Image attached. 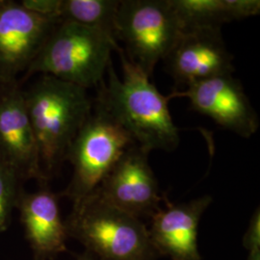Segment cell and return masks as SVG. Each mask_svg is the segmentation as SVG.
<instances>
[{
  "label": "cell",
  "instance_id": "9c48e42d",
  "mask_svg": "<svg viewBox=\"0 0 260 260\" xmlns=\"http://www.w3.org/2000/svg\"><path fill=\"white\" fill-rule=\"evenodd\" d=\"M148 156L149 152L131 146L95 190L110 205L139 219L156 213L164 201Z\"/></svg>",
  "mask_w": 260,
  "mask_h": 260
},
{
  "label": "cell",
  "instance_id": "277c9868",
  "mask_svg": "<svg viewBox=\"0 0 260 260\" xmlns=\"http://www.w3.org/2000/svg\"><path fill=\"white\" fill-rule=\"evenodd\" d=\"M67 233L96 260H154L157 252L141 219L107 203L96 191L73 205Z\"/></svg>",
  "mask_w": 260,
  "mask_h": 260
},
{
  "label": "cell",
  "instance_id": "ffe728a7",
  "mask_svg": "<svg viewBox=\"0 0 260 260\" xmlns=\"http://www.w3.org/2000/svg\"><path fill=\"white\" fill-rule=\"evenodd\" d=\"M77 260H96L94 257H93V255L91 254V253H89V252H86V253H84L82 255H80Z\"/></svg>",
  "mask_w": 260,
  "mask_h": 260
},
{
  "label": "cell",
  "instance_id": "ba28073f",
  "mask_svg": "<svg viewBox=\"0 0 260 260\" xmlns=\"http://www.w3.org/2000/svg\"><path fill=\"white\" fill-rule=\"evenodd\" d=\"M0 161L19 182L28 179L47 182L28 117L24 90L19 83L0 85Z\"/></svg>",
  "mask_w": 260,
  "mask_h": 260
},
{
  "label": "cell",
  "instance_id": "5b68a950",
  "mask_svg": "<svg viewBox=\"0 0 260 260\" xmlns=\"http://www.w3.org/2000/svg\"><path fill=\"white\" fill-rule=\"evenodd\" d=\"M135 145L129 134L98 105L78 131L66 159L74 168L63 196L78 204L92 195L123 152Z\"/></svg>",
  "mask_w": 260,
  "mask_h": 260
},
{
  "label": "cell",
  "instance_id": "8fae6325",
  "mask_svg": "<svg viewBox=\"0 0 260 260\" xmlns=\"http://www.w3.org/2000/svg\"><path fill=\"white\" fill-rule=\"evenodd\" d=\"M165 61L176 84L186 88L234 72L233 56L228 50L219 28L184 32Z\"/></svg>",
  "mask_w": 260,
  "mask_h": 260
},
{
  "label": "cell",
  "instance_id": "9a60e30c",
  "mask_svg": "<svg viewBox=\"0 0 260 260\" xmlns=\"http://www.w3.org/2000/svg\"><path fill=\"white\" fill-rule=\"evenodd\" d=\"M120 3V0H61L59 18L61 21L100 28L114 35Z\"/></svg>",
  "mask_w": 260,
  "mask_h": 260
},
{
  "label": "cell",
  "instance_id": "ac0fdd59",
  "mask_svg": "<svg viewBox=\"0 0 260 260\" xmlns=\"http://www.w3.org/2000/svg\"><path fill=\"white\" fill-rule=\"evenodd\" d=\"M244 246L249 252L260 250L259 208H257L251 217L248 231L244 237Z\"/></svg>",
  "mask_w": 260,
  "mask_h": 260
},
{
  "label": "cell",
  "instance_id": "4fadbf2b",
  "mask_svg": "<svg viewBox=\"0 0 260 260\" xmlns=\"http://www.w3.org/2000/svg\"><path fill=\"white\" fill-rule=\"evenodd\" d=\"M17 206L35 260L53 258L67 251L69 235L61 218L58 197L46 183L33 193L20 192Z\"/></svg>",
  "mask_w": 260,
  "mask_h": 260
},
{
  "label": "cell",
  "instance_id": "30bf717a",
  "mask_svg": "<svg viewBox=\"0 0 260 260\" xmlns=\"http://www.w3.org/2000/svg\"><path fill=\"white\" fill-rule=\"evenodd\" d=\"M173 98H187L191 107L212 119L224 129L250 138L259 127V120L239 80L233 75H220L175 91Z\"/></svg>",
  "mask_w": 260,
  "mask_h": 260
},
{
  "label": "cell",
  "instance_id": "8992f818",
  "mask_svg": "<svg viewBox=\"0 0 260 260\" xmlns=\"http://www.w3.org/2000/svg\"><path fill=\"white\" fill-rule=\"evenodd\" d=\"M184 33L169 0H122L115 19L114 35L125 45L131 63L150 77Z\"/></svg>",
  "mask_w": 260,
  "mask_h": 260
},
{
  "label": "cell",
  "instance_id": "52a82bcc",
  "mask_svg": "<svg viewBox=\"0 0 260 260\" xmlns=\"http://www.w3.org/2000/svg\"><path fill=\"white\" fill-rule=\"evenodd\" d=\"M60 21L7 0L0 10V85L18 83Z\"/></svg>",
  "mask_w": 260,
  "mask_h": 260
},
{
  "label": "cell",
  "instance_id": "44dd1931",
  "mask_svg": "<svg viewBox=\"0 0 260 260\" xmlns=\"http://www.w3.org/2000/svg\"><path fill=\"white\" fill-rule=\"evenodd\" d=\"M7 0H0V10L2 9V7L6 4Z\"/></svg>",
  "mask_w": 260,
  "mask_h": 260
},
{
  "label": "cell",
  "instance_id": "5bb4252c",
  "mask_svg": "<svg viewBox=\"0 0 260 260\" xmlns=\"http://www.w3.org/2000/svg\"><path fill=\"white\" fill-rule=\"evenodd\" d=\"M183 31L219 28L258 15V0H169Z\"/></svg>",
  "mask_w": 260,
  "mask_h": 260
},
{
  "label": "cell",
  "instance_id": "6da1fadb",
  "mask_svg": "<svg viewBox=\"0 0 260 260\" xmlns=\"http://www.w3.org/2000/svg\"><path fill=\"white\" fill-rule=\"evenodd\" d=\"M120 78L112 62L107 69L108 80L100 86L95 105L103 108L130 135L135 145L151 150L173 151L179 144V131L169 110L170 95H163L149 77L131 63L120 46Z\"/></svg>",
  "mask_w": 260,
  "mask_h": 260
},
{
  "label": "cell",
  "instance_id": "7a4b0ae2",
  "mask_svg": "<svg viewBox=\"0 0 260 260\" xmlns=\"http://www.w3.org/2000/svg\"><path fill=\"white\" fill-rule=\"evenodd\" d=\"M28 117L48 178L66 160L68 149L93 111L87 90L51 75H42L24 91Z\"/></svg>",
  "mask_w": 260,
  "mask_h": 260
},
{
  "label": "cell",
  "instance_id": "2e32d148",
  "mask_svg": "<svg viewBox=\"0 0 260 260\" xmlns=\"http://www.w3.org/2000/svg\"><path fill=\"white\" fill-rule=\"evenodd\" d=\"M19 181L0 161V233L7 231L11 215L19 200Z\"/></svg>",
  "mask_w": 260,
  "mask_h": 260
},
{
  "label": "cell",
  "instance_id": "3957f363",
  "mask_svg": "<svg viewBox=\"0 0 260 260\" xmlns=\"http://www.w3.org/2000/svg\"><path fill=\"white\" fill-rule=\"evenodd\" d=\"M119 44L110 32L75 22L60 21L37 57L25 79L40 74L51 75L84 89L100 87Z\"/></svg>",
  "mask_w": 260,
  "mask_h": 260
},
{
  "label": "cell",
  "instance_id": "e0dca14e",
  "mask_svg": "<svg viewBox=\"0 0 260 260\" xmlns=\"http://www.w3.org/2000/svg\"><path fill=\"white\" fill-rule=\"evenodd\" d=\"M19 3L37 15L60 20L61 0H21Z\"/></svg>",
  "mask_w": 260,
  "mask_h": 260
},
{
  "label": "cell",
  "instance_id": "d6986e66",
  "mask_svg": "<svg viewBox=\"0 0 260 260\" xmlns=\"http://www.w3.org/2000/svg\"><path fill=\"white\" fill-rule=\"evenodd\" d=\"M248 260H260V250L250 251Z\"/></svg>",
  "mask_w": 260,
  "mask_h": 260
},
{
  "label": "cell",
  "instance_id": "7c38bea8",
  "mask_svg": "<svg viewBox=\"0 0 260 260\" xmlns=\"http://www.w3.org/2000/svg\"><path fill=\"white\" fill-rule=\"evenodd\" d=\"M212 203L210 196L171 205L151 216L150 241L157 254L171 260H201L198 250L199 223Z\"/></svg>",
  "mask_w": 260,
  "mask_h": 260
}]
</instances>
